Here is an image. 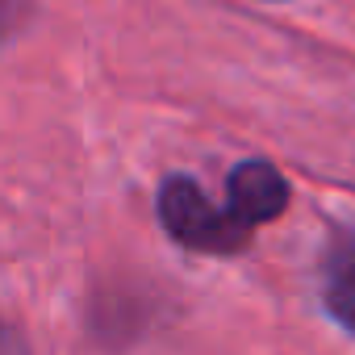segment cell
<instances>
[{"mask_svg": "<svg viewBox=\"0 0 355 355\" xmlns=\"http://www.w3.org/2000/svg\"><path fill=\"white\" fill-rule=\"evenodd\" d=\"M159 222L180 247L205 251V255H234L255 234L230 205H214L197 189L193 175H167L163 180V189H159Z\"/></svg>", "mask_w": 355, "mask_h": 355, "instance_id": "cell-1", "label": "cell"}, {"mask_svg": "<svg viewBox=\"0 0 355 355\" xmlns=\"http://www.w3.org/2000/svg\"><path fill=\"white\" fill-rule=\"evenodd\" d=\"M226 205L251 226L259 230L263 222H276L288 209V180L263 159H247L230 171L226 180Z\"/></svg>", "mask_w": 355, "mask_h": 355, "instance_id": "cell-2", "label": "cell"}, {"mask_svg": "<svg viewBox=\"0 0 355 355\" xmlns=\"http://www.w3.org/2000/svg\"><path fill=\"white\" fill-rule=\"evenodd\" d=\"M322 305L343 330L355 334V226H330L322 251Z\"/></svg>", "mask_w": 355, "mask_h": 355, "instance_id": "cell-3", "label": "cell"}]
</instances>
